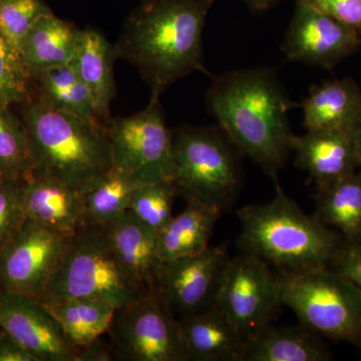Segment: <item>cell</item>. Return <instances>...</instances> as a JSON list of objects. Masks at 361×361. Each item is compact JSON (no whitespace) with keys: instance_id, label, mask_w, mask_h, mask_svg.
Masks as SVG:
<instances>
[{"instance_id":"13","label":"cell","mask_w":361,"mask_h":361,"mask_svg":"<svg viewBox=\"0 0 361 361\" xmlns=\"http://www.w3.org/2000/svg\"><path fill=\"white\" fill-rule=\"evenodd\" d=\"M361 47V37L307 4L296 2L282 51L289 61L331 70Z\"/></svg>"},{"instance_id":"3","label":"cell","mask_w":361,"mask_h":361,"mask_svg":"<svg viewBox=\"0 0 361 361\" xmlns=\"http://www.w3.org/2000/svg\"><path fill=\"white\" fill-rule=\"evenodd\" d=\"M275 188L272 200L244 207L238 212L240 241L245 253L284 272L331 267L345 240L315 215L304 213L278 180Z\"/></svg>"},{"instance_id":"7","label":"cell","mask_w":361,"mask_h":361,"mask_svg":"<svg viewBox=\"0 0 361 361\" xmlns=\"http://www.w3.org/2000/svg\"><path fill=\"white\" fill-rule=\"evenodd\" d=\"M233 144L213 128L184 127L173 135V184L185 200L229 208L239 191L240 170Z\"/></svg>"},{"instance_id":"14","label":"cell","mask_w":361,"mask_h":361,"mask_svg":"<svg viewBox=\"0 0 361 361\" xmlns=\"http://www.w3.org/2000/svg\"><path fill=\"white\" fill-rule=\"evenodd\" d=\"M0 329L39 361H78L56 318L35 297L0 290Z\"/></svg>"},{"instance_id":"8","label":"cell","mask_w":361,"mask_h":361,"mask_svg":"<svg viewBox=\"0 0 361 361\" xmlns=\"http://www.w3.org/2000/svg\"><path fill=\"white\" fill-rule=\"evenodd\" d=\"M108 334L116 360L188 361L179 319L156 289L116 308Z\"/></svg>"},{"instance_id":"32","label":"cell","mask_w":361,"mask_h":361,"mask_svg":"<svg viewBox=\"0 0 361 361\" xmlns=\"http://www.w3.org/2000/svg\"><path fill=\"white\" fill-rule=\"evenodd\" d=\"M23 180H0V250L25 222Z\"/></svg>"},{"instance_id":"29","label":"cell","mask_w":361,"mask_h":361,"mask_svg":"<svg viewBox=\"0 0 361 361\" xmlns=\"http://www.w3.org/2000/svg\"><path fill=\"white\" fill-rule=\"evenodd\" d=\"M177 190L172 180L142 183L133 195L129 212L159 234L173 218Z\"/></svg>"},{"instance_id":"31","label":"cell","mask_w":361,"mask_h":361,"mask_svg":"<svg viewBox=\"0 0 361 361\" xmlns=\"http://www.w3.org/2000/svg\"><path fill=\"white\" fill-rule=\"evenodd\" d=\"M49 13L44 0H0V32L18 49L33 23Z\"/></svg>"},{"instance_id":"28","label":"cell","mask_w":361,"mask_h":361,"mask_svg":"<svg viewBox=\"0 0 361 361\" xmlns=\"http://www.w3.org/2000/svg\"><path fill=\"white\" fill-rule=\"evenodd\" d=\"M33 168L25 122L11 106H0V180H23Z\"/></svg>"},{"instance_id":"17","label":"cell","mask_w":361,"mask_h":361,"mask_svg":"<svg viewBox=\"0 0 361 361\" xmlns=\"http://www.w3.org/2000/svg\"><path fill=\"white\" fill-rule=\"evenodd\" d=\"M179 323L188 361H243L248 341L216 304Z\"/></svg>"},{"instance_id":"16","label":"cell","mask_w":361,"mask_h":361,"mask_svg":"<svg viewBox=\"0 0 361 361\" xmlns=\"http://www.w3.org/2000/svg\"><path fill=\"white\" fill-rule=\"evenodd\" d=\"M291 151L296 166L308 173L316 186L329 184L360 170L353 135L341 130H307L293 135Z\"/></svg>"},{"instance_id":"1","label":"cell","mask_w":361,"mask_h":361,"mask_svg":"<svg viewBox=\"0 0 361 361\" xmlns=\"http://www.w3.org/2000/svg\"><path fill=\"white\" fill-rule=\"evenodd\" d=\"M207 106L237 151L277 180L291 151L288 114L295 108L273 68H241L214 78Z\"/></svg>"},{"instance_id":"23","label":"cell","mask_w":361,"mask_h":361,"mask_svg":"<svg viewBox=\"0 0 361 361\" xmlns=\"http://www.w3.org/2000/svg\"><path fill=\"white\" fill-rule=\"evenodd\" d=\"M332 358L322 336L302 326L271 323L247 343L243 361H327Z\"/></svg>"},{"instance_id":"22","label":"cell","mask_w":361,"mask_h":361,"mask_svg":"<svg viewBox=\"0 0 361 361\" xmlns=\"http://www.w3.org/2000/svg\"><path fill=\"white\" fill-rule=\"evenodd\" d=\"M220 210L197 200H188L187 207L158 234L161 261L198 255L209 248Z\"/></svg>"},{"instance_id":"18","label":"cell","mask_w":361,"mask_h":361,"mask_svg":"<svg viewBox=\"0 0 361 361\" xmlns=\"http://www.w3.org/2000/svg\"><path fill=\"white\" fill-rule=\"evenodd\" d=\"M301 108L306 130L353 135L361 114V89L351 78L325 80L310 87Z\"/></svg>"},{"instance_id":"19","label":"cell","mask_w":361,"mask_h":361,"mask_svg":"<svg viewBox=\"0 0 361 361\" xmlns=\"http://www.w3.org/2000/svg\"><path fill=\"white\" fill-rule=\"evenodd\" d=\"M116 59L115 45H111L104 35L92 28L80 30L71 63L89 90L97 116L106 125L111 120L110 106L116 94Z\"/></svg>"},{"instance_id":"33","label":"cell","mask_w":361,"mask_h":361,"mask_svg":"<svg viewBox=\"0 0 361 361\" xmlns=\"http://www.w3.org/2000/svg\"><path fill=\"white\" fill-rule=\"evenodd\" d=\"M327 14L361 37V0H296Z\"/></svg>"},{"instance_id":"11","label":"cell","mask_w":361,"mask_h":361,"mask_svg":"<svg viewBox=\"0 0 361 361\" xmlns=\"http://www.w3.org/2000/svg\"><path fill=\"white\" fill-rule=\"evenodd\" d=\"M68 237L25 220L0 250V290L39 299L58 267Z\"/></svg>"},{"instance_id":"34","label":"cell","mask_w":361,"mask_h":361,"mask_svg":"<svg viewBox=\"0 0 361 361\" xmlns=\"http://www.w3.org/2000/svg\"><path fill=\"white\" fill-rule=\"evenodd\" d=\"M330 268L361 289V243H345Z\"/></svg>"},{"instance_id":"6","label":"cell","mask_w":361,"mask_h":361,"mask_svg":"<svg viewBox=\"0 0 361 361\" xmlns=\"http://www.w3.org/2000/svg\"><path fill=\"white\" fill-rule=\"evenodd\" d=\"M283 305L317 336L361 350V289L332 268L284 272L277 277Z\"/></svg>"},{"instance_id":"37","label":"cell","mask_w":361,"mask_h":361,"mask_svg":"<svg viewBox=\"0 0 361 361\" xmlns=\"http://www.w3.org/2000/svg\"><path fill=\"white\" fill-rule=\"evenodd\" d=\"M251 11L255 13H265L283 0H242Z\"/></svg>"},{"instance_id":"15","label":"cell","mask_w":361,"mask_h":361,"mask_svg":"<svg viewBox=\"0 0 361 361\" xmlns=\"http://www.w3.org/2000/svg\"><path fill=\"white\" fill-rule=\"evenodd\" d=\"M25 219L65 237L87 223L82 192L66 186L51 176L30 171L23 179Z\"/></svg>"},{"instance_id":"25","label":"cell","mask_w":361,"mask_h":361,"mask_svg":"<svg viewBox=\"0 0 361 361\" xmlns=\"http://www.w3.org/2000/svg\"><path fill=\"white\" fill-rule=\"evenodd\" d=\"M45 306L78 350L108 334L116 310L113 304L94 297H75Z\"/></svg>"},{"instance_id":"35","label":"cell","mask_w":361,"mask_h":361,"mask_svg":"<svg viewBox=\"0 0 361 361\" xmlns=\"http://www.w3.org/2000/svg\"><path fill=\"white\" fill-rule=\"evenodd\" d=\"M0 361H39L30 351L1 329L0 334Z\"/></svg>"},{"instance_id":"30","label":"cell","mask_w":361,"mask_h":361,"mask_svg":"<svg viewBox=\"0 0 361 361\" xmlns=\"http://www.w3.org/2000/svg\"><path fill=\"white\" fill-rule=\"evenodd\" d=\"M32 73L20 51L0 32V106H11L27 99Z\"/></svg>"},{"instance_id":"24","label":"cell","mask_w":361,"mask_h":361,"mask_svg":"<svg viewBox=\"0 0 361 361\" xmlns=\"http://www.w3.org/2000/svg\"><path fill=\"white\" fill-rule=\"evenodd\" d=\"M314 215L339 230L346 243H361V170L329 184L316 186Z\"/></svg>"},{"instance_id":"21","label":"cell","mask_w":361,"mask_h":361,"mask_svg":"<svg viewBox=\"0 0 361 361\" xmlns=\"http://www.w3.org/2000/svg\"><path fill=\"white\" fill-rule=\"evenodd\" d=\"M80 30L54 13H45L33 23L21 40L18 51L32 75L70 63L77 49Z\"/></svg>"},{"instance_id":"38","label":"cell","mask_w":361,"mask_h":361,"mask_svg":"<svg viewBox=\"0 0 361 361\" xmlns=\"http://www.w3.org/2000/svg\"><path fill=\"white\" fill-rule=\"evenodd\" d=\"M353 141H355L356 152H357L358 161H360V169L361 170V114L357 125L353 132Z\"/></svg>"},{"instance_id":"12","label":"cell","mask_w":361,"mask_h":361,"mask_svg":"<svg viewBox=\"0 0 361 361\" xmlns=\"http://www.w3.org/2000/svg\"><path fill=\"white\" fill-rule=\"evenodd\" d=\"M229 259L223 247H209L198 255L163 261L155 289L178 319L202 312L215 304Z\"/></svg>"},{"instance_id":"26","label":"cell","mask_w":361,"mask_h":361,"mask_svg":"<svg viewBox=\"0 0 361 361\" xmlns=\"http://www.w3.org/2000/svg\"><path fill=\"white\" fill-rule=\"evenodd\" d=\"M141 184L130 173L113 166L82 192L87 222L109 226L129 212L133 195Z\"/></svg>"},{"instance_id":"9","label":"cell","mask_w":361,"mask_h":361,"mask_svg":"<svg viewBox=\"0 0 361 361\" xmlns=\"http://www.w3.org/2000/svg\"><path fill=\"white\" fill-rule=\"evenodd\" d=\"M106 130L114 166L142 183L172 180L173 134L160 97H151L147 108L135 115L110 120Z\"/></svg>"},{"instance_id":"5","label":"cell","mask_w":361,"mask_h":361,"mask_svg":"<svg viewBox=\"0 0 361 361\" xmlns=\"http://www.w3.org/2000/svg\"><path fill=\"white\" fill-rule=\"evenodd\" d=\"M121 262L106 226L87 222L68 237L61 262L39 300L44 305L94 297L123 307L148 293Z\"/></svg>"},{"instance_id":"20","label":"cell","mask_w":361,"mask_h":361,"mask_svg":"<svg viewBox=\"0 0 361 361\" xmlns=\"http://www.w3.org/2000/svg\"><path fill=\"white\" fill-rule=\"evenodd\" d=\"M106 227L111 247L126 269L145 288L155 289L157 273L163 262L159 255L158 234L130 212Z\"/></svg>"},{"instance_id":"27","label":"cell","mask_w":361,"mask_h":361,"mask_svg":"<svg viewBox=\"0 0 361 361\" xmlns=\"http://www.w3.org/2000/svg\"><path fill=\"white\" fill-rule=\"evenodd\" d=\"M32 78L40 99L52 108L104 125L97 115L89 90L71 63L45 68Z\"/></svg>"},{"instance_id":"4","label":"cell","mask_w":361,"mask_h":361,"mask_svg":"<svg viewBox=\"0 0 361 361\" xmlns=\"http://www.w3.org/2000/svg\"><path fill=\"white\" fill-rule=\"evenodd\" d=\"M33 170L82 192L113 168L106 126L56 110L37 97L25 104Z\"/></svg>"},{"instance_id":"36","label":"cell","mask_w":361,"mask_h":361,"mask_svg":"<svg viewBox=\"0 0 361 361\" xmlns=\"http://www.w3.org/2000/svg\"><path fill=\"white\" fill-rule=\"evenodd\" d=\"M116 360L113 345L106 344L101 338L78 350V361Z\"/></svg>"},{"instance_id":"2","label":"cell","mask_w":361,"mask_h":361,"mask_svg":"<svg viewBox=\"0 0 361 361\" xmlns=\"http://www.w3.org/2000/svg\"><path fill=\"white\" fill-rule=\"evenodd\" d=\"M217 0H142L130 14L115 44L118 58L132 63L161 94L197 71H205L203 32Z\"/></svg>"},{"instance_id":"10","label":"cell","mask_w":361,"mask_h":361,"mask_svg":"<svg viewBox=\"0 0 361 361\" xmlns=\"http://www.w3.org/2000/svg\"><path fill=\"white\" fill-rule=\"evenodd\" d=\"M215 304L248 341L273 322L283 305L277 277L265 261L248 253L229 259Z\"/></svg>"}]
</instances>
